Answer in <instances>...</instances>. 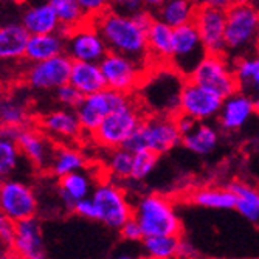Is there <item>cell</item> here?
<instances>
[{
  "label": "cell",
  "instance_id": "obj_3",
  "mask_svg": "<svg viewBox=\"0 0 259 259\" xmlns=\"http://www.w3.org/2000/svg\"><path fill=\"white\" fill-rule=\"evenodd\" d=\"M182 140L183 137L177 129L174 116H155L141 121L123 148L132 154L151 151L157 155H163L177 148Z\"/></svg>",
  "mask_w": 259,
  "mask_h": 259
},
{
  "label": "cell",
  "instance_id": "obj_41",
  "mask_svg": "<svg viewBox=\"0 0 259 259\" xmlns=\"http://www.w3.org/2000/svg\"><path fill=\"white\" fill-rule=\"evenodd\" d=\"M75 213L79 214L81 218L84 219H89V221H98V208L93 202L92 197H87L84 200H79L76 205H75Z\"/></svg>",
  "mask_w": 259,
  "mask_h": 259
},
{
  "label": "cell",
  "instance_id": "obj_23",
  "mask_svg": "<svg viewBox=\"0 0 259 259\" xmlns=\"http://www.w3.org/2000/svg\"><path fill=\"white\" fill-rule=\"evenodd\" d=\"M65 55V34L62 31L53 34L30 36L25 59L28 64L44 62Z\"/></svg>",
  "mask_w": 259,
  "mask_h": 259
},
{
  "label": "cell",
  "instance_id": "obj_24",
  "mask_svg": "<svg viewBox=\"0 0 259 259\" xmlns=\"http://www.w3.org/2000/svg\"><path fill=\"white\" fill-rule=\"evenodd\" d=\"M68 84H72L82 97L95 95L107 89L100 64L90 62H73Z\"/></svg>",
  "mask_w": 259,
  "mask_h": 259
},
{
  "label": "cell",
  "instance_id": "obj_36",
  "mask_svg": "<svg viewBox=\"0 0 259 259\" xmlns=\"http://www.w3.org/2000/svg\"><path fill=\"white\" fill-rule=\"evenodd\" d=\"M0 126L27 127L28 116L25 107L11 98L0 100Z\"/></svg>",
  "mask_w": 259,
  "mask_h": 259
},
{
  "label": "cell",
  "instance_id": "obj_42",
  "mask_svg": "<svg viewBox=\"0 0 259 259\" xmlns=\"http://www.w3.org/2000/svg\"><path fill=\"white\" fill-rule=\"evenodd\" d=\"M120 231H121V236H123L126 241L137 242V241H143V239H145L143 230H141L140 224H138L134 218H132L127 224H124V227H123Z\"/></svg>",
  "mask_w": 259,
  "mask_h": 259
},
{
  "label": "cell",
  "instance_id": "obj_10",
  "mask_svg": "<svg viewBox=\"0 0 259 259\" xmlns=\"http://www.w3.org/2000/svg\"><path fill=\"white\" fill-rule=\"evenodd\" d=\"M107 53V44L90 20L65 33V55L73 62L100 64Z\"/></svg>",
  "mask_w": 259,
  "mask_h": 259
},
{
  "label": "cell",
  "instance_id": "obj_14",
  "mask_svg": "<svg viewBox=\"0 0 259 259\" xmlns=\"http://www.w3.org/2000/svg\"><path fill=\"white\" fill-rule=\"evenodd\" d=\"M224 100L209 90L191 82L188 79L183 84L179 98V113L190 116V118L199 121H205L221 113Z\"/></svg>",
  "mask_w": 259,
  "mask_h": 259
},
{
  "label": "cell",
  "instance_id": "obj_40",
  "mask_svg": "<svg viewBox=\"0 0 259 259\" xmlns=\"http://www.w3.org/2000/svg\"><path fill=\"white\" fill-rule=\"evenodd\" d=\"M78 2L89 20L101 16L103 13H106L110 8V4L103 2V0H78Z\"/></svg>",
  "mask_w": 259,
  "mask_h": 259
},
{
  "label": "cell",
  "instance_id": "obj_28",
  "mask_svg": "<svg viewBox=\"0 0 259 259\" xmlns=\"http://www.w3.org/2000/svg\"><path fill=\"white\" fill-rule=\"evenodd\" d=\"M228 190L236 196V209L238 213L250 222L259 221V190L244 183L233 182Z\"/></svg>",
  "mask_w": 259,
  "mask_h": 259
},
{
  "label": "cell",
  "instance_id": "obj_18",
  "mask_svg": "<svg viewBox=\"0 0 259 259\" xmlns=\"http://www.w3.org/2000/svg\"><path fill=\"white\" fill-rule=\"evenodd\" d=\"M16 143L22 155L31 161L34 166L47 168L52 164L56 149L52 148L50 140H47L45 134H42L40 131L30 126L22 127L16 138Z\"/></svg>",
  "mask_w": 259,
  "mask_h": 259
},
{
  "label": "cell",
  "instance_id": "obj_20",
  "mask_svg": "<svg viewBox=\"0 0 259 259\" xmlns=\"http://www.w3.org/2000/svg\"><path fill=\"white\" fill-rule=\"evenodd\" d=\"M254 110V100L244 92H238L224 100L219 123L225 131H236L250 120Z\"/></svg>",
  "mask_w": 259,
  "mask_h": 259
},
{
  "label": "cell",
  "instance_id": "obj_38",
  "mask_svg": "<svg viewBox=\"0 0 259 259\" xmlns=\"http://www.w3.org/2000/svg\"><path fill=\"white\" fill-rule=\"evenodd\" d=\"M158 155L151 151H141L134 154V163H132V176L134 180H145L157 166Z\"/></svg>",
  "mask_w": 259,
  "mask_h": 259
},
{
  "label": "cell",
  "instance_id": "obj_46",
  "mask_svg": "<svg viewBox=\"0 0 259 259\" xmlns=\"http://www.w3.org/2000/svg\"><path fill=\"white\" fill-rule=\"evenodd\" d=\"M0 259H19L14 253H0Z\"/></svg>",
  "mask_w": 259,
  "mask_h": 259
},
{
  "label": "cell",
  "instance_id": "obj_21",
  "mask_svg": "<svg viewBox=\"0 0 259 259\" xmlns=\"http://www.w3.org/2000/svg\"><path fill=\"white\" fill-rule=\"evenodd\" d=\"M40 129L45 135L59 140H73L82 131L76 112L70 109H58L44 115L40 118Z\"/></svg>",
  "mask_w": 259,
  "mask_h": 259
},
{
  "label": "cell",
  "instance_id": "obj_30",
  "mask_svg": "<svg viewBox=\"0 0 259 259\" xmlns=\"http://www.w3.org/2000/svg\"><path fill=\"white\" fill-rule=\"evenodd\" d=\"M239 92L248 95V92H259V58L242 56L233 65Z\"/></svg>",
  "mask_w": 259,
  "mask_h": 259
},
{
  "label": "cell",
  "instance_id": "obj_1",
  "mask_svg": "<svg viewBox=\"0 0 259 259\" xmlns=\"http://www.w3.org/2000/svg\"><path fill=\"white\" fill-rule=\"evenodd\" d=\"M103 36L107 49L112 53L127 56L148 68L149 49L148 31L141 28L132 16H124L112 10L90 20Z\"/></svg>",
  "mask_w": 259,
  "mask_h": 259
},
{
  "label": "cell",
  "instance_id": "obj_50",
  "mask_svg": "<svg viewBox=\"0 0 259 259\" xmlns=\"http://www.w3.org/2000/svg\"><path fill=\"white\" fill-rule=\"evenodd\" d=\"M148 259H149V257H148Z\"/></svg>",
  "mask_w": 259,
  "mask_h": 259
},
{
  "label": "cell",
  "instance_id": "obj_16",
  "mask_svg": "<svg viewBox=\"0 0 259 259\" xmlns=\"http://www.w3.org/2000/svg\"><path fill=\"white\" fill-rule=\"evenodd\" d=\"M11 248L19 259H47L42 228L36 218L14 224Z\"/></svg>",
  "mask_w": 259,
  "mask_h": 259
},
{
  "label": "cell",
  "instance_id": "obj_37",
  "mask_svg": "<svg viewBox=\"0 0 259 259\" xmlns=\"http://www.w3.org/2000/svg\"><path fill=\"white\" fill-rule=\"evenodd\" d=\"M132 163H134V154L124 148L112 149L107 160L109 171L116 179H131Z\"/></svg>",
  "mask_w": 259,
  "mask_h": 259
},
{
  "label": "cell",
  "instance_id": "obj_27",
  "mask_svg": "<svg viewBox=\"0 0 259 259\" xmlns=\"http://www.w3.org/2000/svg\"><path fill=\"white\" fill-rule=\"evenodd\" d=\"M197 13V5L188 0H168L163 2L154 13V17L163 23H166L172 30L193 23Z\"/></svg>",
  "mask_w": 259,
  "mask_h": 259
},
{
  "label": "cell",
  "instance_id": "obj_32",
  "mask_svg": "<svg viewBox=\"0 0 259 259\" xmlns=\"http://www.w3.org/2000/svg\"><path fill=\"white\" fill-rule=\"evenodd\" d=\"M191 199L196 205L203 208H211V209L236 208V196L228 188H203V190L194 191Z\"/></svg>",
  "mask_w": 259,
  "mask_h": 259
},
{
  "label": "cell",
  "instance_id": "obj_8",
  "mask_svg": "<svg viewBox=\"0 0 259 259\" xmlns=\"http://www.w3.org/2000/svg\"><path fill=\"white\" fill-rule=\"evenodd\" d=\"M100 67L104 75L107 89L124 93V95H129L131 92H134L145 81L148 70L140 62L112 52H109L107 56L100 62Z\"/></svg>",
  "mask_w": 259,
  "mask_h": 259
},
{
  "label": "cell",
  "instance_id": "obj_45",
  "mask_svg": "<svg viewBox=\"0 0 259 259\" xmlns=\"http://www.w3.org/2000/svg\"><path fill=\"white\" fill-rule=\"evenodd\" d=\"M115 5H118V7L123 8L121 11H116V13L124 14V16H134V14H137L141 10L146 8L145 2H135V0H126V2H118V4H115Z\"/></svg>",
  "mask_w": 259,
  "mask_h": 259
},
{
  "label": "cell",
  "instance_id": "obj_15",
  "mask_svg": "<svg viewBox=\"0 0 259 259\" xmlns=\"http://www.w3.org/2000/svg\"><path fill=\"white\" fill-rule=\"evenodd\" d=\"M72 65L73 61L67 55H61L44 62L30 64L25 72V81L31 89L56 92L59 87L68 84Z\"/></svg>",
  "mask_w": 259,
  "mask_h": 259
},
{
  "label": "cell",
  "instance_id": "obj_9",
  "mask_svg": "<svg viewBox=\"0 0 259 259\" xmlns=\"http://www.w3.org/2000/svg\"><path fill=\"white\" fill-rule=\"evenodd\" d=\"M141 121H143L141 112L131 101L127 106L110 113L101 123V126L93 132V137L104 148L118 149L124 146Z\"/></svg>",
  "mask_w": 259,
  "mask_h": 259
},
{
  "label": "cell",
  "instance_id": "obj_29",
  "mask_svg": "<svg viewBox=\"0 0 259 259\" xmlns=\"http://www.w3.org/2000/svg\"><path fill=\"white\" fill-rule=\"evenodd\" d=\"M218 141H219V134L213 126L199 123L197 127L190 135L183 137L182 145L188 151H191L197 155H208L216 149Z\"/></svg>",
  "mask_w": 259,
  "mask_h": 259
},
{
  "label": "cell",
  "instance_id": "obj_17",
  "mask_svg": "<svg viewBox=\"0 0 259 259\" xmlns=\"http://www.w3.org/2000/svg\"><path fill=\"white\" fill-rule=\"evenodd\" d=\"M155 75L152 78H146L141 84H145L143 89L146 92V103L152 107V110L160 112V113H166V116L171 112L179 110V104L171 101L166 95H164V89L179 82L182 75L177 73L174 68L168 70H155Z\"/></svg>",
  "mask_w": 259,
  "mask_h": 259
},
{
  "label": "cell",
  "instance_id": "obj_22",
  "mask_svg": "<svg viewBox=\"0 0 259 259\" xmlns=\"http://www.w3.org/2000/svg\"><path fill=\"white\" fill-rule=\"evenodd\" d=\"M28 40L30 34L20 22L0 27V62H13L25 58Z\"/></svg>",
  "mask_w": 259,
  "mask_h": 259
},
{
  "label": "cell",
  "instance_id": "obj_26",
  "mask_svg": "<svg viewBox=\"0 0 259 259\" xmlns=\"http://www.w3.org/2000/svg\"><path fill=\"white\" fill-rule=\"evenodd\" d=\"M174 47V30L166 23L154 20L151 28L148 30V49L149 56L157 62L171 64Z\"/></svg>",
  "mask_w": 259,
  "mask_h": 259
},
{
  "label": "cell",
  "instance_id": "obj_44",
  "mask_svg": "<svg viewBox=\"0 0 259 259\" xmlns=\"http://www.w3.org/2000/svg\"><path fill=\"white\" fill-rule=\"evenodd\" d=\"M174 120H176L177 129L182 134V137L190 135L197 127V124H199L196 120L190 118V116H186V115H182V113H179L177 116H174Z\"/></svg>",
  "mask_w": 259,
  "mask_h": 259
},
{
  "label": "cell",
  "instance_id": "obj_49",
  "mask_svg": "<svg viewBox=\"0 0 259 259\" xmlns=\"http://www.w3.org/2000/svg\"><path fill=\"white\" fill-rule=\"evenodd\" d=\"M256 56L259 58V40L256 42Z\"/></svg>",
  "mask_w": 259,
  "mask_h": 259
},
{
  "label": "cell",
  "instance_id": "obj_34",
  "mask_svg": "<svg viewBox=\"0 0 259 259\" xmlns=\"http://www.w3.org/2000/svg\"><path fill=\"white\" fill-rule=\"evenodd\" d=\"M179 236H154L143 239V250L149 259H172L180 251Z\"/></svg>",
  "mask_w": 259,
  "mask_h": 259
},
{
  "label": "cell",
  "instance_id": "obj_39",
  "mask_svg": "<svg viewBox=\"0 0 259 259\" xmlns=\"http://www.w3.org/2000/svg\"><path fill=\"white\" fill-rule=\"evenodd\" d=\"M55 97L65 109H70V110H72V109L76 110L79 107V104L82 103V100H84V97L72 84H65V85L59 87L55 92Z\"/></svg>",
  "mask_w": 259,
  "mask_h": 259
},
{
  "label": "cell",
  "instance_id": "obj_7",
  "mask_svg": "<svg viewBox=\"0 0 259 259\" xmlns=\"http://www.w3.org/2000/svg\"><path fill=\"white\" fill-rule=\"evenodd\" d=\"M37 197L33 188L22 180H0V214L7 221L17 224L36 218Z\"/></svg>",
  "mask_w": 259,
  "mask_h": 259
},
{
  "label": "cell",
  "instance_id": "obj_5",
  "mask_svg": "<svg viewBox=\"0 0 259 259\" xmlns=\"http://www.w3.org/2000/svg\"><path fill=\"white\" fill-rule=\"evenodd\" d=\"M188 79L214 93L221 100H227L239 92L233 67L224 55H206Z\"/></svg>",
  "mask_w": 259,
  "mask_h": 259
},
{
  "label": "cell",
  "instance_id": "obj_4",
  "mask_svg": "<svg viewBox=\"0 0 259 259\" xmlns=\"http://www.w3.org/2000/svg\"><path fill=\"white\" fill-rule=\"evenodd\" d=\"M259 40V8L253 4H231L227 10L225 44L231 53H242Z\"/></svg>",
  "mask_w": 259,
  "mask_h": 259
},
{
  "label": "cell",
  "instance_id": "obj_13",
  "mask_svg": "<svg viewBox=\"0 0 259 259\" xmlns=\"http://www.w3.org/2000/svg\"><path fill=\"white\" fill-rule=\"evenodd\" d=\"M194 25L208 55H224L227 52V10L214 7L211 2L202 4L197 7Z\"/></svg>",
  "mask_w": 259,
  "mask_h": 259
},
{
  "label": "cell",
  "instance_id": "obj_31",
  "mask_svg": "<svg viewBox=\"0 0 259 259\" xmlns=\"http://www.w3.org/2000/svg\"><path fill=\"white\" fill-rule=\"evenodd\" d=\"M50 4L56 11L61 23V31L64 34L89 22L78 0H50Z\"/></svg>",
  "mask_w": 259,
  "mask_h": 259
},
{
  "label": "cell",
  "instance_id": "obj_33",
  "mask_svg": "<svg viewBox=\"0 0 259 259\" xmlns=\"http://www.w3.org/2000/svg\"><path fill=\"white\" fill-rule=\"evenodd\" d=\"M84 168V157L76 149L72 148H59L55 151L50 171L55 177L62 179L70 174L82 171Z\"/></svg>",
  "mask_w": 259,
  "mask_h": 259
},
{
  "label": "cell",
  "instance_id": "obj_43",
  "mask_svg": "<svg viewBox=\"0 0 259 259\" xmlns=\"http://www.w3.org/2000/svg\"><path fill=\"white\" fill-rule=\"evenodd\" d=\"M14 239V224L0 214V242L11 247Z\"/></svg>",
  "mask_w": 259,
  "mask_h": 259
},
{
  "label": "cell",
  "instance_id": "obj_6",
  "mask_svg": "<svg viewBox=\"0 0 259 259\" xmlns=\"http://www.w3.org/2000/svg\"><path fill=\"white\" fill-rule=\"evenodd\" d=\"M90 197L98 208V221L112 230H121L134 218V208L126 194L112 182L98 183Z\"/></svg>",
  "mask_w": 259,
  "mask_h": 259
},
{
  "label": "cell",
  "instance_id": "obj_19",
  "mask_svg": "<svg viewBox=\"0 0 259 259\" xmlns=\"http://www.w3.org/2000/svg\"><path fill=\"white\" fill-rule=\"evenodd\" d=\"M22 25L30 36L53 34L61 31V23L50 2L34 4L25 8L22 14Z\"/></svg>",
  "mask_w": 259,
  "mask_h": 259
},
{
  "label": "cell",
  "instance_id": "obj_48",
  "mask_svg": "<svg viewBox=\"0 0 259 259\" xmlns=\"http://www.w3.org/2000/svg\"><path fill=\"white\" fill-rule=\"evenodd\" d=\"M254 109H256V110H259V98H257V100H254Z\"/></svg>",
  "mask_w": 259,
  "mask_h": 259
},
{
  "label": "cell",
  "instance_id": "obj_47",
  "mask_svg": "<svg viewBox=\"0 0 259 259\" xmlns=\"http://www.w3.org/2000/svg\"><path fill=\"white\" fill-rule=\"evenodd\" d=\"M116 259H137V257H134V256H131V254H121V256H118Z\"/></svg>",
  "mask_w": 259,
  "mask_h": 259
},
{
  "label": "cell",
  "instance_id": "obj_2",
  "mask_svg": "<svg viewBox=\"0 0 259 259\" xmlns=\"http://www.w3.org/2000/svg\"><path fill=\"white\" fill-rule=\"evenodd\" d=\"M134 219L140 224L145 238L179 236L182 230L180 218L172 203L160 194H146L137 200Z\"/></svg>",
  "mask_w": 259,
  "mask_h": 259
},
{
  "label": "cell",
  "instance_id": "obj_25",
  "mask_svg": "<svg viewBox=\"0 0 259 259\" xmlns=\"http://www.w3.org/2000/svg\"><path fill=\"white\" fill-rule=\"evenodd\" d=\"M93 182L87 172H75L59 179V196L61 202L67 209H75L79 200H84L93 193Z\"/></svg>",
  "mask_w": 259,
  "mask_h": 259
},
{
  "label": "cell",
  "instance_id": "obj_11",
  "mask_svg": "<svg viewBox=\"0 0 259 259\" xmlns=\"http://www.w3.org/2000/svg\"><path fill=\"white\" fill-rule=\"evenodd\" d=\"M206 50L199 36V31L193 23L174 30V47L171 67L182 76L190 78L197 65L206 58Z\"/></svg>",
  "mask_w": 259,
  "mask_h": 259
},
{
  "label": "cell",
  "instance_id": "obj_12",
  "mask_svg": "<svg viewBox=\"0 0 259 259\" xmlns=\"http://www.w3.org/2000/svg\"><path fill=\"white\" fill-rule=\"evenodd\" d=\"M129 103V95L118 93L110 89H104L103 92L95 93V95L84 97L82 103L75 112L78 115L82 131L93 134L110 113L127 106Z\"/></svg>",
  "mask_w": 259,
  "mask_h": 259
},
{
  "label": "cell",
  "instance_id": "obj_35",
  "mask_svg": "<svg viewBox=\"0 0 259 259\" xmlns=\"http://www.w3.org/2000/svg\"><path fill=\"white\" fill-rule=\"evenodd\" d=\"M22 152L14 140L0 137V180L8 179L19 168Z\"/></svg>",
  "mask_w": 259,
  "mask_h": 259
}]
</instances>
